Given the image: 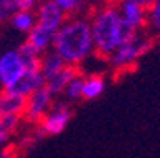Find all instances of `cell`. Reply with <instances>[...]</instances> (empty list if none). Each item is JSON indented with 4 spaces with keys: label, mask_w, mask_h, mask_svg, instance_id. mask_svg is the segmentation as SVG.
I'll return each instance as SVG.
<instances>
[{
    "label": "cell",
    "mask_w": 160,
    "mask_h": 158,
    "mask_svg": "<svg viewBox=\"0 0 160 158\" xmlns=\"http://www.w3.org/2000/svg\"><path fill=\"white\" fill-rule=\"evenodd\" d=\"M51 49L67 65L78 66L95 52L90 22L82 16H70L57 29Z\"/></svg>",
    "instance_id": "obj_1"
},
{
    "label": "cell",
    "mask_w": 160,
    "mask_h": 158,
    "mask_svg": "<svg viewBox=\"0 0 160 158\" xmlns=\"http://www.w3.org/2000/svg\"><path fill=\"white\" fill-rule=\"evenodd\" d=\"M89 22L95 54L105 59H108L112 51H116L122 43L128 41L138 32L122 21L116 5H106L97 10Z\"/></svg>",
    "instance_id": "obj_2"
},
{
    "label": "cell",
    "mask_w": 160,
    "mask_h": 158,
    "mask_svg": "<svg viewBox=\"0 0 160 158\" xmlns=\"http://www.w3.org/2000/svg\"><path fill=\"white\" fill-rule=\"evenodd\" d=\"M152 46H154V40L149 35L143 33V30L136 32L128 41L122 43L116 51H112L108 55L109 66L116 73L132 70L136 65V62L152 49Z\"/></svg>",
    "instance_id": "obj_3"
},
{
    "label": "cell",
    "mask_w": 160,
    "mask_h": 158,
    "mask_svg": "<svg viewBox=\"0 0 160 158\" xmlns=\"http://www.w3.org/2000/svg\"><path fill=\"white\" fill-rule=\"evenodd\" d=\"M73 111L67 101H52L49 111L37 123V130L43 136H57L70 123Z\"/></svg>",
    "instance_id": "obj_4"
},
{
    "label": "cell",
    "mask_w": 160,
    "mask_h": 158,
    "mask_svg": "<svg viewBox=\"0 0 160 158\" xmlns=\"http://www.w3.org/2000/svg\"><path fill=\"white\" fill-rule=\"evenodd\" d=\"M54 101V97L49 93V90L46 89V85L40 87L38 90H35L33 93H30L26 98V108L22 112V119L27 123H38L44 114L49 111L51 104Z\"/></svg>",
    "instance_id": "obj_5"
},
{
    "label": "cell",
    "mask_w": 160,
    "mask_h": 158,
    "mask_svg": "<svg viewBox=\"0 0 160 158\" xmlns=\"http://www.w3.org/2000/svg\"><path fill=\"white\" fill-rule=\"evenodd\" d=\"M24 71H26V66L18 49H10L5 51L3 54H0V85L3 89L16 82Z\"/></svg>",
    "instance_id": "obj_6"
},
{
    "label": "cell",
    "mask_w": 160,
    "mask_h": 158,
    "mask_svg": "<svg viewBox=\"0 0 160 158\" xmlns=\"http://www.w3.org/2000/svg\"><path fill=\"white\" fill-rule=\"evenodd\" d=\"M35 17H37V26L48 29L54 33L67 19V16L52 0H41L38 7L35 8Z\"/></svg>",
    "instance_id": "obj_7"
},
{
    "label": "cell",
    "mask_w": 160,
    "mask_h": 158,
    "mask_svg": "<svg viewBox=\"0 0 160 158\" xmlns=\"http://www.w3.org/2000/svg\"><path fill=\"white\" fill-rule=\"evenodd\" d=\"M116 7L119 10L122 21L125 24H128L132 29L140 32L146 27L148 17H146V8L144 7L133 2V0H119Z\"/></svg>",
    "instance_id": "obj_8"
},
{
    "label": "cell",
    "mask_w": 160,
    "mask_h": 158,
    "mask_svg": "<svg viewBox=\"0 0 160 158\" xmlns=\"http://www.w3.org/2000/svg\"><path fill=\"white\" fill-rule=\"evenodd\" d=\"M43 85H44V78L41 76L40 70H26L16 82H13L10 87H7L3 90H8L11 93L27 98L30 93H33L35 90H38Z\"/></svg>",
    "instance_id": "obj_9"
},
{
    "label": "cell",
    "mask_w": 160,
    "mask_h": 158,
    "mask_svg": "<svg viewBox=\"0 0 160 158\" xmlns=\"http://www.w3.org/2000/svg\"><path fill=\"white\" fill-rule=\"evenodd\" d=\"M78 73H79L78 66L65 65L56 76H52L51 79H48L46 82H44V85H46V89L49 90V93H51L52 97H59V95L63 93L67 84L70 82Z\"/></svg>",
    "instance_id": "obj_10"
},
{
    "label": "cell",
    "mask_w": 160,
    "mask_h": 158,
    "mask_svg": "<svg viewBox=\"0 0 160 158\" xmlns=\"http://www.w3.org/2000/svg\"><path fill=\"white\" fill-rule=\"evenodd\" d=\"M26 108V98L11 93L8 90L0 92V116H19L22 117V112Z\"/></svg>",
    "instance_id": "obj_11"
},
{
    "label": "cell",
    "mask_w": 160,
    "mask_h": 158,
    "mask_svg": "<svg viewBox=\"0 0 160 158\" xmlns=\"http://www.w3.org/2000/svg\"><path fill=\"white\" fill-rule=\"evenodd\" d=\"M67 63L62 60V57L59 54H56L52 49L43 52L40 55V73L44 78V82L48 79H51L52 76H56Z\"/></svg>",
    "instance_id": "obj_12"
},
{
    "label": "cell",
    "mask_w": 160,
    "mask_h": 158,
    "mask_svg": "<svg viewBox=\"0 0 160 158\" xmlns=\"http://www.w3.org/2000/svg\"><path fill=\"white\" fill-rule=\"evenodd\" d=\"M54 35H56L54 32H51V30H48V29H43V27H40V26L35 24L33 29L27 33V41L32 44V46H33L40 54H43V52H46V51L51 49Z\"/></svg>",
    "instance_id": "obj_13"
},
{
    "label": "cell",
    "mask_w": 160,
    "mask_h": 158,
    "mask_svg": "<svg viewBox=\"0 0 160 158\" xmlns=\"http://www.w3.org/2000/svg\"><path fill=\"white\" fill-rule=\"evenodd\" d=\"M106 82L100 74H89L82 81V98L84 100H97L103 95Z\"/></svg>",
    "instance_id": "obj_14"
},
{
    "label": "cell",
    "mask_w": 160,
    "mask_h": 158,
    "mask_svg": "<svg viewBox=\"0 0 160 158\" xmlns=\"http://www.w3.org/2000/svg\"><path fill=\"white\" fill-rule=\"evenodd\" d=\"M11 26L14 30L22 32V33H29L33 26L37 24V17H35V11H22L19 10L18 13H14L10 19Z\"/></svg>",
    "instance_id": "obj_15"
},
{
    "label": "cell",
    "mask_w": 160,
    "mask_h": 158,
    "mask_svg": "<svg viewBox=\"0 0 160 158\" xmlns=\"http://www.w3.org/2000/svg\"><path fill=\"white\" fill-rule=\"evenodd\" d=\"M82 81H84L82 74L78 73L70 82L67 84L63 93H62L67 98V101H72L73 103V101H79L82 98Z\"/></svg>",
    "instance_id": "obj_16"
},
{
    "label": "cell",
    "mask_w": 160,
    "mask_h": 158,
    "mask_svg": "<svg viewBox=\"0 0 160 158\" xmlns=\"http://www.w3.org/2000/svg\"><path fill=\"white\" fill-rule=\"evenodd\" d=\"M146 17H148L146 26L154 33L160 35V0H154L146 8Z\"/></svg>",
    "instance_id": "obj_17"
},
{
    "label": "cell",
    "mask_w": 160,
    "mask_h": 158,
    "mask_svg": "<svg viewBox=\"0 0 160 158\" xmlns=\"http://www.w3.org/2000/svg\"><path fill=\"white\" fill-rule=\"evenodd\" d=\"M52 2L62 10V13L67 17L78 16L86 5V0H52Z\"/></svg>",
    "instance_id": "obj_18"
},
{
    "label": "cell",
    "mask_w": 160,
    "mask_h": 158,
    "mask_svg": "<svg viewBox=\"0 0 160 158\" xmlns=\"http://www.w3.org/2000/svg\"><path fill=\"white\" fill-rule=\"evenodd\" d=\"M19 11L18 0H0V24H5L14 13Z\"/></svg>",
    "instance_id": "obj_19"
},
{
    "label": "cell",
    "mask_w": 160,
    "mask_h": 158,
    "mask_svg": "<svg viewBox=\"0 0 160 158\" xmlns=\"http://www.w3.org/2000/svg\"><path fill=\"white\" fill-rule=\"evenodd\" d=\"M21 119L22 117H19V116H0V131H3V133L11 136V134L18 130Z\"/></svg>",
    "instance_id": "obj_20"
},
{
    "label": "cell",
    "mask_w": 160,
    "mask_h": 158,
    "mask_svg": "<svg viewBox=\"0 0 160 158\" xmlns=\"http://www.w3.org/2000/svg\"><path fill=\"white\" fill-rule=\"evenodd\" d=\"M40 2L41 0H18L19 10H22V11H35V8L38 7Z\"/></svg>",
    "instance_id": "obj_21"
},
{
    "label": "cell",
    "mask_w": 160,
    "mask_h": 158,
    "mask_svg": "<svg viewBox=\"0 0 160 158\" xmlns=\"http://www.w3.org/2000/svg\"><path fill=\"white\" fill-rule=\"evenodd\" d=\"M0 158H16V152L11 147H3L2 152H0Z\"/></svg>",
    "instance_id": "obj_22"
},
{
    "label": "cell",
    "mask_w": 160,
    "mask_h": 158,
    "mask_svg": "<svg viewBox=\"0 0 160 158\" xmlns=\"http://www.w3.org/2000/svg\"><path fill=\"white\" fill-rule=\"evenodd\" d=\"M8 139H10V134H7V133H3V131H0V150H2V149L7 146Z\"/></svg>",
    "instance_id": "obj_23"
},
{
    "label": "cell",
    "mask_w": 160,
    "mask_h": 158,
    "mask_svg": "<svg viewBox=\"0 0 160 158\" xmlns=\"http://www.w3.org/2000/svg\"><path fill=\"white\" fill-rule=\"evenodd\" d=\"M133 2H136V3H140L141 7H144V8H148L152 2H154V0H133Z\"/></svg>",
    "instance_id": "obj_24"
},
{
    "label": "cell",
    "mask_w": 160,
    "mask_h": 158,
    "mask_svg": "<svg viewBox=\"0 0 160 158\" xmlns=\"http://www.w3.org/2000/svg\"><path fill=\"white\" fill-rule=\"evenodd\" d=\"M116 2H119V0H116Z\"/></svg>",
    "instance_id": "obj_25"
}]
</instances>
